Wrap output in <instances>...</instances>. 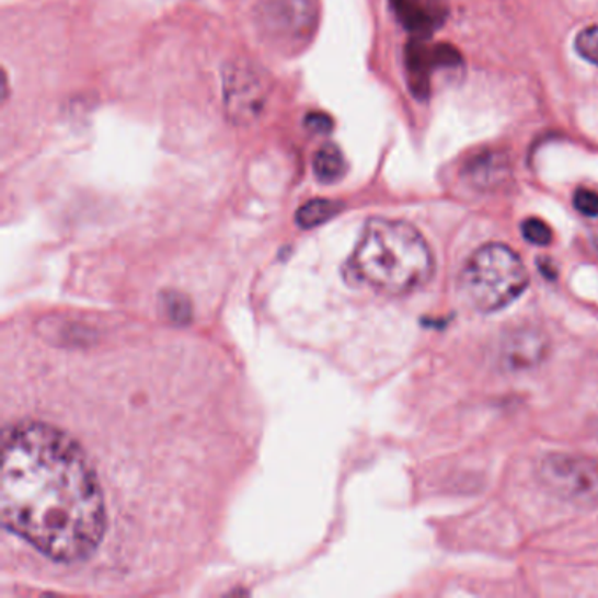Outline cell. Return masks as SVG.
Returning <instances> with one entry per match:
<instances>
[{
	"instance_id": "1",
	"label": "cell",
	"mask_w": 598,
	"mask_h": 598,
	"mask_svg": "<svg viewBox=\"0 0 598 598\" xmlns=\"http://www.w3.org/2000/svg\"><path fill=\"white\" fill-rule=\"evenodd\" d=\"M0 516L4 528L54 562L97 553L107 532L106 497L69 432L36 419L5 428Z\"/></svg>"
},
{
	"instance_id": "2",
	"label": "cell",
	"mask_w": 598,
	"mask_h": 598,
	"mask_svg": "<svg viewBox=\"0 0 598 598\" xmlns=\"http://www.w3.org/2000/svg\"><path fill=\"white\" fill-rule=\"evenodd\" d=\"M353 276L387 295L418 290L434 274V255L422 233L401 220L375 218L349 260Z\"/></svg>"
},
{
	"instance_id": "3",
	"label": "cell",
	"mask_w": 598,
	"mask_h": 598,
	"mask_svg": "<svg viewBox=\"0 0 598 598\" xmlns=\"http://www.w3.org/2000/svg\"><path fill=\"white\" fill-rule=\"evenodd\" d=\"M527 285L524 262L504 244H486L474 251L460 277L467 299L483 313H495L513 304Z\"/></svg>"
},
{
	"instance_id": "4",
	"label": "cell",
	"mask_w": 598,
	"mask_h": 598,
	"mask_svg": "<svg viewBox=\"0 0 598 598\" xmlns=\"http://www.w3.org/2000/svg\"><path fill=\"white\" fill-rule=\"evenodd\" d=\"M537 478L551 495L574 506L589 507L598 502V460L595 458L548 455L539 465Z\"/></svg>"
},
{
	"instance_id": "5",
	"label": "cell",
	"mask_w": 598,
	"mask_h": 598,
	"mask_svg": "<svg viewBox=\"0 0 598 598\" xmlns=\"http://www.w3.org/2000/svg\"><path fill=\"white\" fill-rule=\"evenodd\" d=\"M267 89L258 72L251 67L235 66L225 76V107L238 124H248L264 107Z\"/></svg>"
},
{
	"instance_id": "6",
	"label": "cell",
	"mask_w": 598,
	"mask_h": 598,
	"mask_svg": "<svg viewBox=\"0 0 598 598\" xmlns=\"http://www.w3.org/2000/svg\"><path fill=\"white\" fill-rule=\"evenodd\" d=\"M425 37L411 41L405 49V67L410 84L418 97H427L430 78L439 67H451L458 62V54L451 46H432L423 43Z\"/></svg>"
},
{
	"instance_id": "7",
	"label": "cell",
	"mask_w": 598,
	"mask_h": 598,
	"mask_svg": "<svg viewBox=\"0 0 598 598\" xmlns=\"http://www.w3.org/2000/svg\"><path fill=\"white\" fill-rule=\"evenodd\" d=\"M396 20L418 37L430 36L445 22L442 0H390Z\"/></svg>"
},
{
	"instance_id": "8",
	"label": "cell",
	"mask_w": 598,
	"mask_h": 598,
	"mask_svg": "<svg viewBox=\"0 0 598 598\" xmlns=\"http://www.w3.org/2000/svg\"><path fill=\"white\" fill-rule=\"evenodd\" d=\"M313 14L309 13L306 0H279L267 11V27L273 28L277 36L297 37L308 34L309 20Z\"/></svg>"
},
{
	"instance_id": "9",
	"label": "cell",
	"mask_w": 598,
	"mask_h": 598,
	"mask_svg": "<svg viewBox=\"0 0 598 598\" xmlns=\"http://www.w3.org/2000/svg\"><path fill=\"white\" fill-rule=\"evenodd\" d=\"M502 346V361L507 369L513 370L533 366L541 360L545 349L542 335L528 331L516 332Z\"/></svg>"
},
{
	"instance_id": "10",
	"label": "cell",
	"mask_w": 598,
	"mask_h": 598,
	"mask_svg": "<svg viewBox=\"0 0 598 598\" xmlns=\"http://www.w3.org/2000/svg\"><path fill=\"white\" fill-rule=\"evenodd\" d=\"M314 176L320 183L332 185L348 171V163L344 159L343 151L335 145H325L317 151L313 160Z\"/></svg>"
},
{
	"instance_id": "11",
	"label": "cell",
	"mask_w": 598,
	"mask_h": 598,
	"mask_svg": "<svg viewBox=\"0 0 598 598\" xmlns=\"http://www.w3.org/2000/svg\"><path fill=\"white\" fill-rule=\"evenodd\" d=\"M341 204L335 200H329V198H314L309 200L304 206L300 207L295 216L297 223L302 229H314L318 225L325 223V221L334 218L340 212Z\"/></svg>"
},
{
	"instance_id": "12",
	"label": "cell",
	"mask_w": 598,
	"mask_h": 598,
	"mask_svg": "<svg viewBox=\"0 0 598 598\" xmlns=\"http://www.w3.org/2000/svg\"><path fill=\"white\" fill-rule=\"evenodd\" d=\"M576 51L588 62L598 66V25L585 28L577 34Z\"/></svg>"
},
{
	"instance_id": "13",
	"label": "cell",
	"mask_w": 598,
	"mask_h": 598,
	"mask_svg": "<svg viewBox=\"0 0 598 598\" xmlns=\"http://www.w3.org/2000/svg\"><path fill=\"white\" fill-rule=\"evenodd\" d=\"M521 230H524V238L536 244V246H548L553 241L550 225L544 223L539 218H530V220L525 221Z\"/></svg>"
},
{
	"instance_id": "14",
	"label": "cell",
	"mask_w": 598,
	"mask_h": 598,
	"mask_svg": "<svg viewBox=\"0 0 598 598\" xmlns=\"http://www.w3.org/2000/svg\"><path fill=\"white\" fill-rule=\"evenodd\" d=\"M574 206L580 215L597 218L598 216V194L591 189H577L574 195Z\"/></svg>"
},
{
	"instance_id": "15",
	"label": "cell",
	"mask_w": 598,
	"mask_h": 598,
	"mask_svg": "<svg viewBox=\"0 0 598 598\" xmlns=\"http://www.w3.org/2000/svg\"><path fill=\"white\" fill-rule=\"evenodd\" d=\"M306 125L314 133H331L332 119L326 115H322V113H311L306 119Z\"/></svg>"
}]
</instances>
